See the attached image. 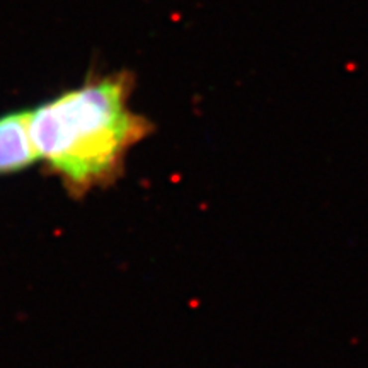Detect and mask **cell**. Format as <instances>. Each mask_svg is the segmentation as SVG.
<instances>
[{
    "label": "cell",
    "mask_w": 368,
    "mask_h": 368,
    "mask_svg": "<svg viewBox=\"0 0 368 368\" xmlns=\"http://www.w3.org/2000/svg\"><path fill=\"white\" fill-rule=\"evenodd\" d=\"M27 123L29 109L0 116V176L21 173L39 162Z\"/></svg>",
    "instance_id": "7a4b0ae2"
},
{
    "label": "cell",
    "mask_w": 368,
    "mask_h": 368,
    "mask_svg": "<svg viewBox=\"0 0 368 368\" xmlns=\"http://www.w3.org/2000/svg\"><path fill=\"white\" fill-rule=\"evenodd\" d=\"M133 87L128 70L92 74L29 109L38 161L72 198L113 186L125 174L128 154L150 137L152 121L130 106Z\"/></svg>",
    "instance_id": "6da1fadb"
}]
</instances>
